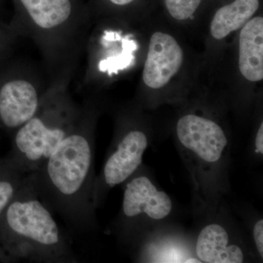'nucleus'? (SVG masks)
I'll return each mask as SVG.
<instances>
[{
	"label": "nucleus",
	"instance_id": "obj_1",
	"mask_svg": "<svg viewBox=\"0 0 263 263\" xmlns=\"http://www.w3.org/2000/svg\"><path fill=\"white\" fill-rule=\"evenodd\" d=\"M94 163L92 118L84 111L70 134L31 174L43 203L79 233L96 227Z\"/></svg>",
	"mask_w": 263,
	"mask_h": 263
},
{
	"label": "nucleus",
	"instance_id": "obj_2",
	"mask_svg": "<svg viewBox=\"0 0 263 263\" xmlns=\"http://www.w3.org/2000/svg\"><path fill=\"white\" fill-rule=\"evenodd\" d=\"M0 245L6 262H78L51 211L38 196L31 174L0 215Z\"/></svg>",
	"mask_w": 263,
	"mask_h": 263
},
{
	"label": "nucleus",
	"instance_id": "obj_3",
	"mask_svg": "<svg viewBox=\"0 0 263 263\" xmlns=\"http://www.w3.org/2000/svg\"><path fill=\"white\" fill-rule=\"evenodd\" d=\"M81 114L65 99L43 100L35 115L13 133L7 157L24 174H32L75 128Z\"/></svg>",
	"mask_w": 263,
	"mask_h": 263
},
{
	"label": "nucleus",
	"instance_id": "obj_4",
	"mask_svg": "<svg viewBox=\"0 0 263 263\" xmlns=\"http://www.w3.org/2000/svg\"><path fill=\"white\" fill-rule=\"evenodd\" d=\"M114 143L102 172L95 179L92 197L95 208L100 205L108 190L122 184L138 171L148 142L143 132L129 129Z\"/></svg>",
	"mask_w": 263,
	"mask_h": 263
},
{
	"label": "nucleus",
	"instance_id": "obj_5",
	"mask_svg": "<svg viewBox=\"0 0 263 263\" xmlns=\"http://www.w3.org/2000/svg\"><path fill=\"white\" fill-rule=\"evenodd\" d=\"M176 133L184 148L209 163L220 160L228 145L224 132L219 124L195 114H188L179 119Z\"/></svg>",
	"mask_w": 263,
	"mask_h": 263
},
{
	"label": "nucleus",
	"instance_id": "obj_6",
	"mask_svg": "<svg viewBox=\"0 0 263 263\" xmlns=\"http://www.w3.org/2000/svg\"><path fill=\"white\" fill-rule=\"evenodd\" d=\"M124 183H126L122 208L124 230L141 214L161 220L171 214L173 203L168 195L159 191L146 176L130 177Z\"/></svg>",
	"mask_w": 263,
	"mask_h": 263
},
{
	"label": "nucleus",
	"instance_id": "obj_7",
	"mask_svg": "<svg viewBox=\"0 0 263 263\" xmlns=\"http://www.w3.org/2000/svg\"><path fill=\"white\" fill-rule=\"evenodd\" d=\"M43 101L37 88L29 81H8L0 87V126L13 134L35 115Z\"/></svg>",
	"mask_w": 263,
	"mask_h": 263
},
{
	"label": "nucleus",
	"instance_id": "obj_8",
	"mask_svg": "<svg viewBox=\"0 0 263 263\" xmlns=\"http://www.w3.org/2000/svg\"><path fill=\"white\" fill-rule=\"evenodd\" d=\"M183 62L182 48L173 36L154 33L143 68V82L151 89L163 87L179 72Z\"/></svg>",
	"mask_w": 263,
	"mask_h": 263
},
{
	"label": "nucleus",
	"instance_id": "obj_9",
	"mask_svg": "<svg viewBox=\"0 0 263 263\" xmlns=\"http://www.w3.org/2000/svg\"><path fill=\"white\" fill-rule=\"evenodd\" d=\"M240 73L247 80L263 79V18L254 17L243 25L239 36Z\"/></svg>",
	"mask_w": 263,
	"mask_h": 263
},
{
	"label": "nucleus",
	"instance_id": "obj_10",
	"mask_svg": "<svg viewBox=\"0 0 263 263\" xmlns=\"http://www.w3.org/2000/svg\"><path fill=\"white\" fill-rule=\"evenodd\" d=\"M197 258L205 263H240L245 260L238 246L229 245L226 230L218 224L205 226L200 231L196 243Z\"/></svg>",
	"mask_w": 263,
	"mask_h": 263
},
{
	"label": "nucleus",
	"instance_id": "obj_11",
	"mask_svg": "<svg viewBox=\"0 0 263 263\" xmlns=\"http://www.w3.org/2000/svg\"><path fill=\"white\" fill-rule=\"evenodd\" d=\"M259 7V0H235L231 4L219 8L211 24V34L221 40L238 30L248 22Z\"/></svg>",
	"mask_w": 263,
	"mask_h": 263
},
{
	"label": "nucleus",
	"instance_id": "obj_12",
	"mask_svg": "<svg viewBox=\"0 0 263 263\" xmlns=\"http://www.w3.org/2000/svg\"><path fill=\"white\" fill-rule=\"evenodd\" d=\"M38 28L51 31L64 25L72 13L70 0H20Z\"/></svg>",
	"mask_w": 263,
	"mask_h": 263
},
{
	"label": "nucleus",
	"instance_id": "obj_13",
	"mask_svg": "<svg viewBox=\"0 0 263 263\" xmlns=\"http://www.w3.org/2000/svg\"><path fill=\"white\" fill-rule=\"evenodd\" d=\"M27 175L8 157L0 158V215L14 198Z\"/></svg>",
	"mask_w": 263,
	"mask_h": 263
},
{
	"label": "nucleus",
	"instance_id": "obj_14",
	"mask_svg": "<svg viewBox=\"0 0 263 263\" xmlns=\"http://www.w3.org/2000/svg\"><path fill=\"white\" fill-rule=\"evenodd\" d=\"M164 2L171 16L183 21L193 17L201 0H164Z\"/></svg>",
	"mask_w": 263,
	"mask_h": 263
},
{
	"label": "nucleus",
	"instance_id": "obj_15",
	"mask_svg": "<svg viewBox=\"0 0 263 263\" xmlns=\"http://www.w3.org/2000/svg\"><path fill=\"white\" fill-rule=\"evenodd\" d=\"M254 239L259 255L263 257V220L260 219L256 223L253 230Z\"/></svg>",
	"mask_w": 263,
	"mask_h": 263
},
{
	"label": "nucleus",
	"instance_id": "obj_16",
	"mask_svg": "<svg viewBox=\"0 0 263 263\" xmlns=\"http://www.w3.org/2000/svg\"><path fill=\"white\" fill-rule=\"evenodd\" d=\"M255 146L257 153L263 155V123H261L255 139Z\"/></svg>",
	"mask_w": 263,
	"mask_h": 263
},
{
	"label": "nucleus",
	"instance_id": "obj_17",
	"mask_svg": "<svg viewBox=\"0 0 263 263\" xmlns=\"http://www.w3.org/2000/svg\"><path fill=\"white\" fill-rule=\"evenodd\" d=\"M109 1L111 2L114 4L122 6V5L129 4L133 0H109Z\"/></svg>",
	"mask_w": 263,
	"mask_h": 263
},
{
	"label": "nucleus",
	"instance_id": "obj_18",
	"mask_svg": "<svg viewBox=\"0 0 263 263\" xmlns=\"http://www.w3.org/2000/svg\"><path fill=\"white\" fill-rule=\"evenodd\" d=\"M0 261L6 262V259H5L4 252H3V249H2L1 245H0Z\"/></svg>",
	"mask_w": 263,
	"mask_h": 263
}]
</instances>
